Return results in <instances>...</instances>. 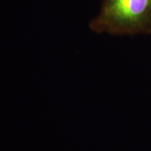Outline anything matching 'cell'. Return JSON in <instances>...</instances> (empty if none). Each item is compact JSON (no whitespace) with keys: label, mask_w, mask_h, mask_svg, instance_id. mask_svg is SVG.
Returning a JSON list of instances; mask_svg holds the SVG:
<instances>
[{"label":"cell","mask_w":151,"mask_h":151,"mask_svg":"<svg viewBox=\"0 0 151 151\" xmlns=\"http://www.w3.org/2000/svg\"><path fill=\"white\" fill-rule=\"evenodd\" d=\"M89 28L115 36L150 35L151 0H103Z\"/></svg>","instance_id":"6da1fadb"}]
</instances>
